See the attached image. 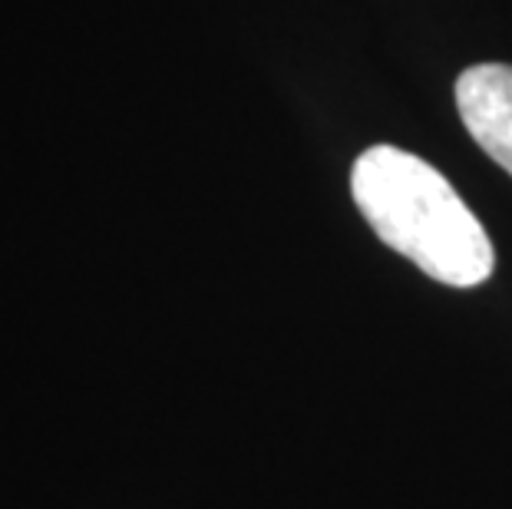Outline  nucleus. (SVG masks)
Here are the masks:
<instances>
[{
  "mask_svg": "<svg viewBox=\"0 0 512 509\" xmlns=\"http://www.w3.org/2000/svg\"><path fill=\"white\" fill-rule=\"evenodd\" d=\"M351 192L380 242L440 285L476 288L493 275L486 229L430 162L397 146H374L354 162Z\"/></svg>",
  "mask_w": 512,
  "mask_h": 509,
  "instance_id": "obj_1",
  "label": "nucleus"
},
{
  "mask_svg": "<svg viewBox=\"0 0 512 509\" xmlns=\"http://www.w3.org/2000/svg\"><path fill=\"white\" fill-rule=\"evenodd\" d=\"M456 106L479 149L512 176V67L479 63L460 73Z\"/></svg>",
  "mask_w": 512,
  "mask_h": 509,
  "instance_id": "obj_2",
  "label": "nucleus"
}]
</instances>
